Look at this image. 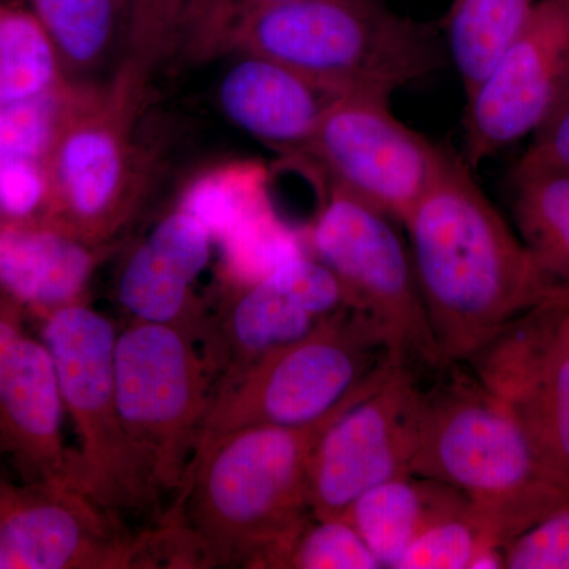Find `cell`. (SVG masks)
Returning <instances> with one entry per match:
<instances>
[{
  "label": "cell",
  "mask_w": 569,
  "mask_h": 569,
  "mask_svg": "<svg viewBox=\"0 0 569 569\" xmlns=\"http://www.w3.org/2000/svg\"><path fill=\"white\" fill-rule=\"evenodd\" d=\"M402 224L443 369L470 361L509 323L567 291L448 149Z\"/></svg>",
  "instance_id": "6da1fadb"
},
{
  "label": "cell",
  "mask_w": 569,
  "mask_h": 569,
  "mask_svg": "<svg viewBox=\"0 0 569 569\" xmlns=\"http://www.w3.org/2000/svg\"><path fill=\"white\" fill-rule=\"evenodd\" d=\"M388 372L316 425L247 427L197 452L160 520L170 567L283 568L313 519L307 475L318 438Z\"/></svg>",
  "instance_id": "7a4b0ae2"
},
{
  "label": "cell",
  "mask_w": 569,
  "mask_h": 569,
  "mask_svg": "<svg viewBox=\"0 0 569 569\" xmlns=\"http://www.w3.org/2000/svg\"><path fill=\"white\" fill-rule=\"evenodd\" d=\"M224 52L263 56L337 96L389 99L448 61L432 26L381 0H296L254 11L230 32Z\"/></svg>",
  "instance_id": "3957f363"
},
{
  "label": "cell",
  "mask_w": 569,
  "mask_h": 569,
  "mask_svg": "<svg viewBox=\"0 0 569 569\" xmlns=\"http://www.w3.org/2000/svg\"><path fill=\"white\" fill-rule=\"evenodd\" d=\"M411 473L458 489L496 518L511 539L569 493L518 419L473 373L455 376L425 392Z\"/></svg>",
  "instance_id": "277c9868"
},
{
  "label": "cell",
  "mask_w": 569,
  "mask_h": 569,
  "mask_svg": "<svg viewBox=\"0 0 569 569\" xmlns=\"http://www.w3.org/2000/svg\"><path fill=\"white\" fill-rule=\"evenodd\" d=\"M399 361L407 359L358 310L329 318L213 392L194 455L247 427L316 425Z\"/></svg>",
  "instance_id": "5b68a950"
},
{
  "label": "cell",
  "mask_w": 569,
  "mask_h": 569,
  "mask_svg": "<svg viewBox=\"0 0 569 569\" xmlns=\"http://www.w3.org/2000/svg\"><path fill=\"white\" fill-rule=\"evenodd\" d=\"M151 77L123 59L108 84L84 82L44 160V219L92 246H107L140 208L144 157L134 126Z\"/></svg>",
  "instance_id": "8992f818"
},
{
  "label": "cell",
  "mask_w": 569,
  "mask_h": 569,
  "mask_svg": "<svg viewBox=\"0 0 569 569\" xmlns=\"http://www.w3.org/2000/svg\"><path fill=\"white\" fill-rule=\"evenodd\" d=\"M198 335L137 321L116 342L119 417L157 503L181 492L213 399V373Z\"/></svg>",
  "instance_id": "52a82bcc"
},
{
  "label": "cell",
  "mask_w": 569,
  "mask_h": 569,
  "mask_svg": "<svg viewBox=\"0 0 569 569\" xmlns=\"http://www.w3.org/2000/svg\"><path fill=\"white\" fill-rule=\"evenodd\" d=\"M41 340L54 361L63 407L78 437L77 488L121 520L157 507L119 417L114 325L84 302H74L43 317Z\"/></svg>",
  "instance_id": "ba28073f"
},
{
  "label": "cell",
  "mask_w": 569,
  "mask_h": 569,
  "mask_svg": "<svg viewBox=\"0 0 569 569\" xmlns=\"http://www.w3.org/2000/svg\"><path fill=\"white\" fill-rule=\"evenodd\" d=\"M396 223L387 213L325 182L310 246L343 284L353 309L373 321L395 353L443 369L410 249Z\"/></svg>",
  "instance_id": "9c48e42d"
},
{
  "label": "cell",
  "mask_w": 569,
  "mask_h": 569,
  "mask_svg": "<svg viewBox=\"0 0 569 569\" xmlns=\"http://www.w3.org/2000/svg\"><path fill=\"white\" fill-rule=\"evenodd\" d=\"M445 151L400 121L389 97L343 93L329 104L296 156L309 159L321 181L402 223L436 176Z\"/></svg>",
  "instance_id": "30bf717a"
},
{
  "label": "cell",
  "mask_w": 569,
  "mask_h": 569,
  "mask_svg": "<svg viewBox=\"0 0 569 569\" xmlns=\"http://www.w3.org/2000/svg\"><path fill=\"white\" fill-rule=\"evenodd\" d=\"M425 392L408 362L399 361L326 427L307 475L313 518H342L367 490L411 473Z\"/></svg>",
  "instance_id": "8fae6325"
},
{
  "label": "cell",
  "mask_w": 569,
  "mask_h": 569,
  "mask_svg": "<svg viewBox=\"0 0 569 569\" xmlns=\"http://www.w3.org/2000/svg\"><path fill=\"white\" fill-rule=\"evenodd\" d=\"M569 291L509 323L468 361L569 490Z\"/></svg>",
  "instance_id": "7c38bea8"
},
{
  "label": "cell",
  "mask_w": 569,
  "mask_h": 569,
  "mask_svg": "<svg viewBox=\"0 0 569 569\" xmlns=\"http://www.w3.org/2000/svg\"><path fill=\"white\" fill-rule=\"evenodd\" d=\"M569 88V0H537L529 20L481 86L467 97L471 168L530 137Z\"/></svg>",
  "instance_id": "4fadbf2b"
},
{
  "label": "cell",
  "mask_w": 569,
  "mask_h": 569,
  "mask_svg": "<svg viewBox=\"0 0 569 569\" xmlns=\"http://www.w3.org/2000/svg\"><path fill=\"white\" fill-rule=\"evenodd\" d=\"M26 309L0 291V451L21 485L74 486L54 361L29 335Z\"/></svg>",
  "instance_id": "5bb4252c"
},
{
  "label": "cell",
  "mask_w": 569,
  "mask_h": 569,
  "mask_svg": "<svg viewBox=\"0 0 569 569\" xmlns=\"http://www.w3.org/2000/svg\"><path fill=\"white\" fill-rule=\"evenodd\" d=\"M140 535L74 486L18 485L0 529V569L137 568Z\"/></svg>",
  "instance_id": "9a60e30c"
},
{
  "label": "cell",
  "mask_w": 569,
  "mask_h": 569,
  "mask_svg": "<svg viewBox=\"0 0 569 569\" xmlns=\"http://www.w3.org/2000/svg\"><path fill=\"white\" fill-rule=\"evenodd\" d=\"M211 233L183 209L167 213L123 264L118 299L137 321L200 332L193 284L211 263Z\"/></svg>",
  "instance_id": "2e32d148"
},
{
  "label": "cell",
  "mask_w": 569,
  "mask_h": 569,
  "mask_svg": "<svg viewBox=\"0 0 569 569\" xmlns=\"http://www.w3.org/2000/svg\"><path fill=\"white\" fill-rule=\"evenodd\" d=\"M236 56L217 92L224 118L258 141L296 156L339 96L263 56Z\"/></svg>",
  "instance_id": "e0dca14e"
},
{
  "label": "cell",
  "mask_w": 569,
  "mask_h": 569,
  "mask_svg": "<svg viewBox=\"0 0 569 569\" xmlns=\"http://www.w3.org/2000/svg\"><path fill=\"white\" fill-rule=\"evenodd\" d=\"M104 247L44 217L0 220V291L41 318L81 302Z\"/></svg>",
  "instance_id": "ac0fdd59"
},
{
  "label": "cell",
  "mask_w": 569,
  "mask_h": 569,
  "mask_svg": "<svg viewBox=\"0 0 569 569\" xmlns=\"http://www.w3.org/2000/svg\"><path fill=\"white\" fill-rule=\"evenodd\" d=\"M468 505L470 500L458 489L410 473L367 490L342 518L355 527L381 568L395 569L422 533Z\"/></svg>",
  "instance_id": "d6986e66"
},
{
  "label": "cell",
  "mask_w": 569,
  "mask_h": 569,
  "mask_svg": "<svg viewBox=\"0 0 569 569\" xmlns=\"http://www.w3.org/2000/svg\"><path fill=\"white\" fill-rule=\"evenodd\" d=\"M325 321L271 280L234 288L219 321L213 361V370L219 373L216 391L233 383L258 359L302 339Z\"/></svg>",
  "instance_id": "ffe728a7"
},
{
  "label": "cell",
  "mask_w": 569,
  "mask_h": 569,
  "mask_svg": "<svg viewBox=\"0 0 569 569\" xmlns=\"http://www.w3.org/2000/svg\"><path fill=\"white\" fill-rule=\"evenodd\" d=\"M537 0H452L448 11V59L466 97L477 91L522 31Z\"/></svg>",
  "instance_id": "44dd1931"
},
{
  "label": "cell",
  "mask_w": 569,
  "mask_h": 569,
  "mask_svg": "<svg viewBox=\"0 0 569 569\" xmlns=\"http://www.w3.org/2000/svg\"><path fill=\"white\" fill-rule=\"evenodd\" d=\"M509 181L519 238L539 268L569 291V171L512 170Z\"/></svg>",
  "instance_id": "7402d4cb"
},
{
  "label": "cell",
  "mask_w": 569,
  "mask_h": 569,
  "mask_svg": "<svg viewBox=\"0 0 569 569\" xmlns=\"http://www.w3.org/2000/svg\"><path fill=\"white\" fill-rule=\"evenodd\" d=\"M66 77L102 69L118 41L126 39L122 0H32Z\"/></svg>",
  "instance_id": "603a6c76"
},
{
  "label": "cell",
  "mask_w": 569,
  "mask_h": 569,
  "mask_svg": "<svg viewBox=\"0 0 569 569\" xmlns=\"http://www.w3.org/2000/svg\"><path fill=\"white\" fill-rule=\"evenodd\" d=\"M67 80L36 13L0 7V107L37 99Z\"/></svg>",
  "instance_id": "cb8c5ba5"
},
{
  "label": "cell",
  "mask_w": 569,
  "mask_h": 569,
  "mask_svg": "<svg viewBox=\"0 0 569 569\" xmlns=\"http://www.w3.org/2000/svg\"><path fill=\"white\" fill-rule=\"evenodd\" d=\"M509 541L496 518L470 503L422 533L395 569H473L482 556L503 550Z\"/></svg>",
  "instance_id": "d4e9b609"
},
{
  "label": "cell",
  "mask_w": 569,
  "mask_h": 569,
  "mask_svg": "<svg viewBox=\"0 0 569 569\" xmlns=\"http://www.w3.org/2000/svg\"><path fill=\"white\" fill-rule=\"evenodd\" d=\"M264 183V170L257 164H224L190 182L179 208L203 224L213 242H219L247 216L268 203Z\"/></svg>",
  "instance_id": "484cf974"
},
{
  "label": "cell",
  "mask_w": 569,
  "mask_h": 569,
  "mask_svg": "<svg viewBox=\"0 0 569 569\" xmlns=\"http://www.w3.org/2000/svg\"><path fill=\"white\" fill-rule=\"evenodd\" d=\"M84 82L67 80L37 99L0 107V160L44 162Z\"/></svg>",
  "instance_id": "4316f807"
},
{
  "label": "cell",
  "mask_w": 569,
  "mask_h": 569,
  "mask_svg": "<svg viewBox=\"0 0 569 569\" xmlns=\"http://www.w3.org/2000/svg\"><path fill=\"white\" fill-rule=\"evenodd\" d=\"M187 2L189 0H122L123 59L151 77L156 67L174 50Z\"/></svg>",
  "instance_id": "83f0119b"
},
{
  "label": "cell",
  "mask_w": 569,
  "mask_h": 569,
  "mask_svg": "<svg viewBox=\"0 0 569 569\" xmlns=\"http://www.w3.org/2000/svg\"><path fill=\"white\" fill-rule=\"evenodd\" d=\"M284 569H383L346 518L310 520L296 538Z\"/></svg>",
  "instance_id": "f1b7e54d"
},
{
  "label": "cell",
  "mask_w": 569,
  "mask_h": 569,
  "mask_svg": "<svg viewBox=\"0 0 569 569\" xmlns=\"http://www.w3.org/2000/svg\"><path fill=\"white\" fill-rule=\"evenodd\" d=\"M296 0H189L179 28L174 50L194 61L223 54L230 32L254 11Z\"/></svg>",
  "instance_id": "f546056e"
},
{
  "label": "cell",
  "mask_w": 569,
  "mask_h": 569,
  "mask_svg": "<svg viewBox=\"0 0 569 569\" xmlns=\"http://www.w3.org/2000/svg\"><path fill=\"white\" fill-rule=\"evenodd\" d=\"M505 569H569V493L503 548Z\"/></svg>",
  "instance_id": "4dcf8cb0"
},
{
  "label": "cell",
  "mask_w": 569,
  "mask_h": 569,
  "mask_svg": "<svg viewBox=\"0 0 569 569\" xmlns=\"http://www.w3.org/2000/svg\"><path fill=\"white\" fill-rule=\"evenodd\" d=\"M50 181L43 162L0 160V220H28L43 216Z\"/></svg>",
  "instance_id": "1f68e13d"
},
{
  "label": "cell",
  "mask_w": 569,
  "mask_h": 569,
  "mask_svg": "<svg viewBox=\"0 0 569 569\" xmlns=\"http://www.w3.org/2000/svg\"><path fill=\"white\" fill-rule=\"evenodd\" d=\"M530 137L515 171H569V88Z\"/></svg>",
  "instance_id": "d6a6232c"
},
{
  "label": "cell",
  "mask_w": 569,
  "mask_h": 569,
  "mask_svg": "<svg viewBox=\"0 0 569 569\" xmlns=\"http://www.w3.org/2000/svg\"><path fill=\"white\" fill-rule=\"evenodd\" d=\"M7 468H10L9 462H7L3 452L0 451V529H2L3 520H6L7 512H9L11 501H13L18 489V485H14L13 479L7 475Z\"/></svg>",
  "instance_id": "836d02e7"
},
{
  "label": "cell",
  "mask_w": 569,
  "mask_h": 569,
  "mask_svg": "<svg viewBox=\"0 0 569 569\" xmlns=\"http://www.w3.org/2000/svg\"><path fill=\"white\" fill-rule=\"evenodd\" d=\"M568 316H569V296H568Z\"/></svg>",
  "instance_id": "e575fe53"
}]
</instances>
